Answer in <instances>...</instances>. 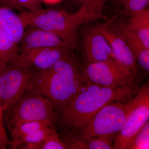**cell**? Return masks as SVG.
<instances>
[{"instance_id":"30bf717a","label":"cell","mask_w":149,"mask_h":149,"mask_svg":"<svg viewBox=\"0 0 149 149\" xmlns=\"http://www.w3.org/2000/svg\"><path fill=\"white\" fill-rule=\"evenodd\" d=\"M83 51L86 63L116 59L109 44L96 27H89L84 31Z\"/></svg>"},{"instance_id":"277c9868","label":"cell","mask_w":149,"mask_h":149,"mask_svg":"<svg viewBox=\"0 0 149 149\" xmlns=\"http://www.w3.org/2000/svg\"><path fill=\"white\" fill-rule=\"evenodd\" d=\"M134 103V97L125 102H116L107 105L76 136L82 139L100 136H113L122 129L133 109Z\"/></svg>"},{"instance_id":"5b68a950","label":"cell","mask_w":149,"mask_h":149,"mask_svg":"<svg viewBox=\"0 0 149 149\" xmlns=\"http://www.w3.org/2000/svg\"><path fill=\"white\" fill-rule=\"evenodd\" d=\"M38 70L10 63L0 71V100L3 113L32 89Z\"/></svg>"},{"instance_id":"484cf974","label":"cell","mask_w":149,"mask_h":149,"mask_svg":"<svg viewBox=\"0 0 149 149\" xmlns=\"http://www.w3.org/2000/svg\"><path fill=\"white\" fill-rule=\"evenodd\" d=\"M73 1L82 5L83 4V3H85V2L89 0H73Z\"/></svg>"},{"instance_id":"ffe728a7","label":"cell","mask_w":149,"mask_h":149,"mask_svg":"<svg viewBox=\"0 0 149 149\" xmlns=\"http://www.w3.org/2000/svg\"><path fill=\"white\" fill-rule=\"evenodd\" d=\"M123 7L122 10L133 12L147 8L149 0H118Z\"/></svg>"},{"instance_id":"e0dca14e","label":"cell","mask_w":149,"mask_h":149,"mask_svg":"<svg viewBox=\"0 0 149 149\" xmlns=\"http://www.w3.org/2000/svg\"><path fill=\"white\" fill-rule=\"evenodd\" d=\"M56 132L54 125L41 128L27 135L15 142L9 143L10 149H17L19 146L24 144H33L43 143L49 136Z\"/></svg>"},{"instance_id":"4fadbf2b","label":"cell","mask_w":149,"mask_h":149,"mask_svg":"<svg viewBox=\"0 0 149 149\" xmlns=\"http://www.w3.org/2000/svg\"><path fill=\"white\" fill-rule=\"evenodd\" d=\"M127 17L125 21L128 28L140 38L145 47L149 49V10L146 8L139 11L115 10Z\"/></svg>"},{"instance_id":"8992f818","label":"cell","mask_w":149,"mask_h":149,"mask_svg":"<svg viewBox=\"0 0 149 149\" xmlns=\"http://www.w3.org/2000/svg\"><path fill=\"white\" fill-rule=\"evenodd\" d=\"M134 96L135 103L124 125L115 137L113 149H128L149 118V85H143Z\"/></svg>"},{"instance_id":"d4e9b609","label":"cell","mask_w":149,"mask_h":149,"mask_svg":"<svg viewBox=\"0 0 149 149\" xmlns=\"http://www.w3.org/2000/svg\"><path fill=\"white\" fill-rule=\"evenodd\" d=\"M40 1L46 3L48 4H55L61 1L62 0H40Z\"/></svg>"},{"instance_id":"3957f363","label":"cell","mask_w":149,"mask_h":149,"mask_svg":"<svg viewBox=\"0 0 149 149\" xmlns=\"http://www.w3.org/2000/svg\"><path fill=\"white\" fill-rule=\"evenodd\" d=\"M55 108L49 99L27 91L3 113L4 125L9 129L31 121H47L55 124L57 119Z\"/></svg>"},{"instance_id":"9c48e42d","label":"cell","mask_w":149,"mask_h":149,"mask_svg":"<svg viewBox=\"0 0 149 149\" xmlns=\"http://www.w3.org/2000/svg\"><path fill=\"white\" fill-rule=\"evenodd\" d=\"M73 50L69 47L35 49L19 54L12 63L45 70L50 68L61 59L72 54Z\"/></svg>"},{"instance_id":"9a60e30c","label":"cell","mask_w":149,"mask_h":149,"mask_svg":"<svg viewBox=\"0 0 149 149\" xmlns=\"http://www.w3.org/2000/svg\"><path fill=\"white\" fill-rule=\"evenodd\" d=\"M19 45L0 27V71L16 59Z\"/></svg>"},{"instance_id":"d6986e66","label":"cell","mask_w":149,"mask_h":149,"mask_svg":"<svg viewBox=\"0 0 149 149\" xmlns=\"http://www.w3.org/2000/svg\"><path fill=\"white\" fill-rule=\"evenodd\" d=\"M112 136H104L93 137L85 140L88 149H113Z\"/></svg>"},{"instance_id":"8fae6325","label":"cell","mask_w":149,"mask_h":149,"mask_svg":"<svg viewBox=\"0 0 149 149\" xmlns=\"http://www.w3.org/2000/svg\"><path fill=\"white\" fill-rule=\"evenodd\" d=\"M19 44V54L41 48L57 47H70L61 37L55 33L33 27H26Z\"/></svg>"},{"instance_id":"7402d4cb","label":"cell","mask_w":149,"mask_h":149,"mask_svg":"<svg viewBox=\"0 0 149 149\" xmlns=\"http://www.w3.org/2000/svg\"><path fill=\"white\" fill-rule=\"evenodd\" d=\"M3 111L0 100V149H5L8 146L9 141L4 125Z\"/></svg>"},{"instance_id":"7c38bea8","label":"cell","mask_w":149,"mask_h":149,"mask_svg":"<svg viewBox=\"0 0 149 149\" xmlns=\"http://www.w3.org/2000/svg\"><path fill=\"white\" fill-rule=\"evenodd\" d=\"M115 26L123 35L134 54L136 62L147 73L149 71V49L145 47L139 37L127 26L123 19L113 17Z\"/></svg>"},{"instance_id":"6da1fadb","label":"cell","mask_w":149,"mask_h":149,"mask_svg":"<svg viewBox=\"0 0 149 149\" xmlns=\"http://www.w3.org/2000/svg\"><path fill=\"white\" fill-rule=\"evenodd\" d=\"M138 91L131 85L115 88L89 85L59 109L60 125L65 137L78 135L104 107L127 99Z\"/></svg>"},{"instance_id":"cb8c5ba5","label":"cell","mask_w":149,"mask_h":149,"mask_svg":"<svg viewBox=\"0 0 149 149\" xmlns=\"http://www.w3.org/2000/svg\"><path fill=\"white\" fill-rule=\"evenodd\" d=\"M0 5L1 6L12 10H17L21 12L24 10L17 2L16 0H0Z\"/></svg>"},{"instance_id":"603a6c76","label":"cell","mask_w":149,"mask_h":149,"mask_svg":"<svg viewBox=\"0 0 149 149\" xmlns=\"http://www.w3.org/2000/svg\"><path fill=\"white\" fill-rule=\"evenodd\" d=\"M19 6L24 10L34 11L42 9L40 0H16Z\"/></svg>"},{"instance_id":"ac0fdd59","label":"cell","mask_w":149,"mask_h":149,"mask_svg":"<svg viewBox=\"0 0 149 149\" xmlns=\"http://www.w3.org/2000/svg\"><path fill=\"white\" fill-rule=\"evenodd\" d=\"M149 149V122L146 124L138 132L128 149Z\"/></svg>"},{"instance_id":"5bb4252c","label":"cell","mask_w":149,"mask_h":149,"mask_svg":"<svg viewBox=\"0 0 149 149\" xmlns=\"http://www.w3.org/2000/svg\"><path fill=\"white\" fill-rule=\"evenodd\" d=\"M13 10L0 6V27L19 45L27 27L19 15Z\"/></svg>"},{"instance_id":"7a4b0ae2","label":"cell","mask_w":149,"mask_h":149,"mask_svg":"<svg viewBox=\"0 0 149 149\" xmlns=\"http://www.w3.org/2000/svg\"><path fill=\"white\" fill-rule=\"evenodd\" d=\"M91 84L72 54L49 69L38 70L33 87L28 91L49 99L59 109Z\"/></svg>"},{"instance_id":"44dd1931","label":"cell","mask_w":149,"mask_h":149,"mask_svg":"<svg viewBox=\"0 0 149 149\" xmlns=\"http://www.w3.org/2000/svg\"><path fill=\"white\" fill-rule=\"evenodd\" d=\"M66 149L64 142L59 137L57 131L43 141L41 148V149Z\"/></svg>"},{"instance_id":"52a82bcc","label":"cell","mask_w":149,"mask_h":149,"mask_svg":"<svg viewBox=\"0 0 149 149\" xmlns=\"http://www.w3.org/2000/svg\"><path fill=\"white\" fill-rule=\"evenodd\" d=\"M83 71L92 84L110 88L131 85L137 77L115 59L86 63Z\"/></svg>"},{"instance_id":"ba28073f","label":"cell","mask_w":149,"mask_h":149,"mask_svg":"<svg viewBox=\"0 0 149 149\" xmlns=\"http://www.w3.org/2000/svg\"><path fill=\"white\" fill-rule=\"evenodd\" d=\"M96 27L107 41L116 59L137 77L138 68L136 58L125 38L115 26L112 18L98 24Z\"/></svg>"},{"instance_id":"2e32d148","label":"cell","mask_w":149,"mask_h":149,"mask_svg":"<svg viewBox=\"0 0 149 149\" xmlns=\"http://www.w3.org/2000/svg\"><path fill=\"white\" fill-rule=\"evenodd\" d=\"M54 125L47 121H35L23 123L15 125L8 129L12 137L11 140L9 141L8 143L15 142L41 128Z\"/></svg>"}]
</instances>
